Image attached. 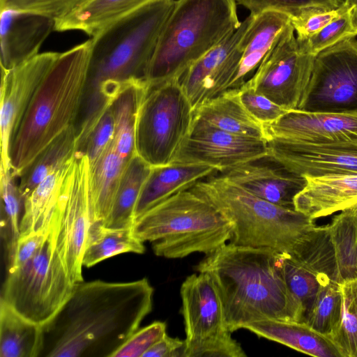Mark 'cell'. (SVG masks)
<instances>
[{
	"instance_id": "1",
	"label": "cell",
	"mask_w": 357,
	"mask_h": 357,
	"mask_svg": "<svg viewBox=\"0 0 357 357\" xmlns=\"http://www.w3.org/2000/svg\"><path fill=\"white\" fill-rule=\"evenodd\" d=\"M146 278L80 282L58 313L43 326L45 357H112L138 329L153 305Z\"/></svg>"
},
{
	"instance_id": "26",
	"label": "cell",
	"mask_w": 357,
	"mask_h": 357,
	"mask_svg": "<svg viewBox=\"0 0 357 357\" xmlns=\"http://www.w3.org/2000/svg\"><path fill=\"white\" fill-rule=\"evenodd\" d=\"M156 0H87L54 22V31H79L92 37L112 23Z\"/></svg>"
},
{
	"instance_id": "25",
	"label": "cell",
	"mask_w": 357,
	"mask_h": 357,
	"mask_svg": "<svg viewBox=\"0 0 357 357\" xmlns=\"http://www.w3.org/2000/svg\"><path fill=\"white\" fill-rule=\"evenodd\" d=\"M244 329L310 356L342 357L329 337L314 331L304 323L264 319L250 323Z\"/></svg>"
},
{
	"instance_id": "22",
	"label": "cell",
	"mask_w": 357,
	"mask_h": 357,
	"mask_svg": "<svg viewBox=\"0 0 357 357\" xmlns=\"http://www.w3.org/2000/svg\"><path fill=\"white\" fill-rule=\"evenodd\" d=\"M294 199L295 210L312 220L357 205V174L305 177Z\"/></svg>"
},
{
	"instance_id": "4",
	"label": "cell",
	"mask_w": 357,
	"mask_h": 357,
	"mask_svg": "<svg viewBox=\"0 0 357 357\" xmlns=\"http://www.w3.org/2000/svg\"><path fill=\"white\" fill-rule=\"evenodd\" d=\"M92 40L60 53L44 77L12 142L10 164L19 176L79 114Z\"/></svg>"
},
{
	"instance_id": "15",
	"label": "cell",
	"mask_w": 357,
	"mask_h": 357,
	"mask_svg": "<svg viewBox=\"0 0 357 357\" xmlns=\"http://www.w3.org/2000/svg\"><path fill=\"white\" fill-rule=\"evenodd\" d=\"M59 54L42 52L10 69L1 68L0 171L11 170L9 152L12 142L37 89Z\"/></svg>"
},
{
	"instance_id": "5",
	"label": "cell",
	"mask_w": 357,
	"mask_h": 357,
	"mask_svg": "<svg viewBox=\"0 0 357 357\" xmlns=\"http://www.w3.org/2000/svg\"><path fill=\"white\" fill-rule=\"evenodd\" d=\"M236 0H176L160 33L149 86L179 80L187 69L241 26Z\"/></svg>"
},
{
	"instance_id": "21",
	"label": "cell",
	"mask_w": 357,
	"mask_h": 357,
	"mask_svg": "<svg viewBox=\"0 0 357 357\" xmlns=\"http://www.w3.org/2000/svg\"><path fill=\"white\" fill-rule=\"evenodd\" d=\"M54 20L40 15L1 10V68L10 69L39 54Z\"/></svg>"
},
{
	"instance_id": "2",
	"label": "cell",
	"mask_w": 357,
	"mask_h": 357,
	"mask_svg": "<svg viewBox=\"0 0 357 357\" xmlns=\"http://www.w3.org/2000/svg\"><path fill=\"white\" fill-rule=\"evenodd\" d=\"M175 0H156L92 37L87 77L75 128L79 144L127 88L147 84L150 63Z\"/></svg>"
},
{
	"instance_id": "23",
	"label": "cell",
	"mask_w": 357,
	"mask_h": 357,
	"mask_svg": "<svg viewBox=\"0 0 357 357\" xmlns=\"http://www.w3.org/2000/svg\"><path fill=\"white\" fill-rule=\"evenodd\" d=\"M218 172L213 167L194 163L152 167L135 206V220L156 204Z\"/></svg>"
},
{
	"instance_id": "39",
	"label": "cell",
	"mask_w": 357,
	"mask_h": 357,
	"mask_svg": "<svg viewBox=\"0 0 357 357\" xmlns=\"http://www.w3.org/2000/svg\"><path fill=\"white\" fill-rule=\"evenodd\" d=\"M351 8L333 20L312 36L298 40L299 47L305 53L316 56L321 51L345 39L357 36L351 17Z\"/></svg>"
},
{
	"instance_id": "48",
	"label": "cell",
	"mask_w": 357,
	"mask_h": 357,
	"mask_svg": "<svg viewBox=\"0 0 357 357\" xmlns=\"http://www.w3.org/2000/svg\"><path fill=\"white\" fill-rule=\"evenodd\" d=\"M344 3L351 7V17L354 28L357 31V0H344Z\"/></svg>"
},
{
	"instance_id": "30",
	"label": "cell",
	"mask_w": 357,
	"mask_h": 357,
	"mask_svg": "<svg viewBox=\"0 0 357 357\" xmlns=\"http://www.w3.org/2000/svg\"><path fill=\"white\" fill-rule=\"evenodd\" d=\"M71 161L50 174L24 199L20 221V235L49 229Z\"/></svg>"
},
{
	"instance_id": "17",
	"label": "cell",
	"mask_w": 357,
	"mask_h": 357,
	"mask_svg": "<svg viewBox=\"0 0 357 357\" xmlns=\"http://www.w3.org/2000/svg\"><path fill=\"white\" fill-rule=\"evenodd\" d=\"M254 16L250 13L237 30L192 63L180 78L181 85L195 111L230 89L242 57L240 41Z\"/></svg>"
},
{
	"instance_id": "34",
	"label": "cell",
	"mask_w": 357,
	"mask_h": 357,
	"mask_svg": "<svg viewBox=\"0 0 357 357\" xmlns=\"http://www.w3.org/2000/svg\"><path fill=\"white\" fill-rule=\"evenodd\" d=\"M284 278L292 299L296 322L305 323L323 282L328 278L317 275L290 254H280Z\"/></svg>"
},
{
	"instance_id": "9",
	"label": "cell",
	"mask_w": 357,
	"mask_h": 357,
	"mask_svg": "<svg viewBox=\"0 0 357 357\" xmlns=\"http://www.w3.org/2000/svg\"><path fill=\"white\" fill-rule=\"evenodd\" d=\"M195 110L180 80L147 87L135 128V153L151 167L174 162L188 137Z\"/></svg>"
},
{
	"instance_id": "12",
	"label": "cell",
	"mask_w": 357,
	"mask_h": 357,
	"mask_svg": "<svg viewBox=\"0 0 357 357\" xmlns=\"http://www.w3.org/2000/svg\"><path fill=\"white\" fill-rule=\"evenodd\" d=\"M297 109L357 114V40L345 39L314 58L311 77Z\"/></svg>"
},
{
	"instance_id": "13",
	"label": "cell",
	"mask_w": 357,
	"mask_h": 357,
	"mask_svg": "<svg viewBox=\"0 0 357 357\" xmlns=\"http://www.w3.org/2000/svg\"><path fill=\"white\" fill-rule=\"evenodd\" d=\"M290 255L317 275L339 284L357 278V205L316 227L298 242Z\"/></svg>"
},
{
	"instance_id": "43",
	"label": "cell",
	"mask_w": 357,
	"mask_h": 357,
	"mask_svg": "<svg viewBox=\"0 0 357 357\" xmlns=\"http://www.w3.org/2000/svg\"><path fill=\"white\" fill-rule=\"evenodd\" d=\"M349 8L344 2L334 10L310 8L290 16L291 24L297 35L296 38L305 40L312 36Z\"/></svg>"
},
{
	"instance_id": "27",
	"label": "cell",
	"mask_w": 357,
	"mask_h": 357,
	"mask_svg": "<svg viewBox=\"0 0 357 357\" xmlns=\"http://www.w3.org/2000/svg\"><path fill=\"white\" fill-rule=\"evenodd\" d=\"M195 116L222 130L267 141L264 126L245 109L236 88L205 102L195 111Z\"/></svg>"
},
{
	"instance_id": "32",
	"label": "cell",
	"mask_w": 357,
	"mask_h": 357,
	"mask_svg": "<svg viewBox=\"0 0 357 357\" xmlns=\"http://www.w3.org/2000/svg\"><path fill=\"white\" fill-rule=\"evenodd\" d=\"M152 167L136 153L127 163L112 210L103 225L108 228H130L142 189Z\"/></svg>"
},
{
	"instance_id": "46",
	"label": "cell",
	"mask_w": 357,
	"mask_h": 357,
	"mask_svg": "<svg viewBox=\"0 0 357 357\" xmlns=\"http://www.w3.org/2000/svg\"><path fill=\"white\" fill-rule=\"evenodd\" d=\"M48 231L49 229L21 234L17 240L12 260L7 266L8 271L21 266L32 257L45 241Z\"/></svg>"
},
{
	"instance_id": "41",
	"label": "cell",
	"mask_w": 357,
	"mask_h": 357,
	"mask_svg": "<svg viewBox=\"0 0 357 357\" xmlns=\"http://www.w3.org/2000/svg\"><path fill=\"white\" fill-rule=\"evenodd\" d=\"M87 0H0V8L40 15L55 21L76 10Z\"/></svg>"
},
{
	"instance_id": "16",
	"label": "cell",
	"mask_w": 357,
	"mask_h": 357,
	"mask_svg": "<svg viewBox=\"0 0 357 357\" xmlns=\"http://www.w3.org/2000/svg\"><path fill=\"white\" fill-rule=\"evenodd\" d=\"M267 153L266 141L222 130L195 116L173 162L203 164L222 172Z\"/></svg>"
},
{
	"instance_id": "38",
	"label": "cell",
	"mask_w": 357,
	"mask_h": 357,
	"mask_svg": "<svg viewBox=\"0 0 357 357\" xmlns=\"http://www.w3.org/2000/svg\"><path fill=\"white\" fill-rule=\"evenodd\" d=\"M340 286L342 314L330 339L342 357H357V278L344 281Z\"/></svg>"
},
{
	"instance_id": "6",
	"label": "cell",
	"mask_w": 357,
	"mask_h": 357,
	"mask_svg": "<svg viewBox=\"0 0 357 357\" xmlns=\"http://www.w3.org/2000/svg\"><path fill=\"white\" fill-rule=\"evenodd\" d=\"M218 172L199 181L190 189L209 202L232 223L230 243L290 254L315 226L314 220L304 213L263 199Z\"/></svg>"
},
{
	"instance_id": "40",
	"label": "cell",
	"mask_w": 357,
	"mask_h": 357,
	"mask_svg": "<svg viewBox=\"0 0 357 357\" xmlns=\"http://www.w3.org/2000/svg\"><path fill=\"white\" fill-rule=\"evenodd\" d=\"M237 4L248 9L251 14L257 15L268 10H275L294 16L310 8L334 10L344 0H236Z\"/></svg>"
},
{
	"instance_id": "8",
	"label": "cell",
	"mask_w": 357,
	"mask_h": 357,
	"mask_svg": "<svg viewBox=\"0 0 357 357\" xmlns=\"http://www.w3.org/2000/svg\"><path fill=\"white\" fill-rule=\"evenodd\" d=\"M73 287L56 248L54 219L33 257L8 271L0 301L43 326L63 306Z\"/></svg>"
},
{
	"instance_id": "45",
	"label": "cell",
	"mask_w": 357,
	"mask_h": 357,
	"mask_svg": "<svg viewBox=\"0 0 357 357\" xmlns=\"http://www.w3.org/2000/svg\"><path fill=\"white\" fill-rule=\"evenodd\" d=\"M166 334V324L156 321L137 329L112 355V357H142Z\"/></svg>"
},
{
	"instance_id": "11",
	"label": "cell",
	"mask_w": 357,
	"mask_h": 357,
	"mask_svg": "<svg viewBox=\"0 0 357 357\" xmlns=\"http://www.w3.org/2000/svg\"><path fill=\"white\" fill-rule=\"evenodd\" d=\"M88 157L76 151L64 178L55 212L58 252L73 284L82 282V259L92 223Z\"/></svg>"
},
{
	"instance_id": "19",
	"label": "cell",
	"mask_w": 357,
	"mask_h": 357,
	"mask_svg": "<svg viewBox=\"0 0 357 357\" xmlns=\"http://www.w3.org/2000/svg\"><path fill=\"white\" fill-rule=\"evenodd\" d=\"M264 126L267 140L275 137L307 144H357V114L293 109L274 122Z\"/></svg>"
},
{
	"instance_id": "35",
	"label": "cell",
	"mask_w": 357,
	"mask_h": 357,
	"mask_svg": "<svg viewBox=\"0 0 357 357\" xmlns=\"http://www.w3.org/2000/svg\"><path fill=\"white\" fill-rule=\"evenodd\" d=\"M148 84L131 86L122 91L110 105L115 121V149L125 160L136 153L135 128L141 100Z\"/></svg>"
},
{
	"instance_id": "29",
	"label": "cell",
	"mask_w": 357,
	"mask_h": 357,
	"mask_svg": "<svg viewBox=\"0 0 357 357\" xmlns=\"http://www.w3.org/2000/svg\"><path fill=\"white\" fill-rule=\"evenodd\" d=\"M43 347V326L0 301V356L38 357Z\"/></svg>"
},
{
	"instance_id": "7",
	"label": "cell",
	"mask_w": 357,
	"mask_h": 357,
	"mask_svg": "<svg viewBox=\"0 0 357 357\" xmlns=\"http://www.w3.org/2000/svg\"><path fill=\"white\" fill-rule=\"evenodd\" d=\"M233 229L213 205L190 189L151 208L132 227L137 238L151 242L155 255L167 259L211 254L231 241Z\"/></svg>"
},
{
	"instance_id": "18",
	"label": "cell",
	"mask_w": 357,
	"mask_h": 357,
	"mask_svg": "<svg viewBox=\"0 0 357 357\" xmlns=\"http://www.w3.org/2000/svg\"><path fill=\"white\" fill-rule=\"evenodd\" d=\"M267 155L305 177L357 174V144H307L272 137Z\"/></svg>"
},
{
	"instance_id": "33",
	"label": "cell",
	"mask_w": 357,
	"mask_h": 357,
	"mask_svg": "<svg viewBox=\"0 0 357 357\" xmlns=\"http://www.w3.org/2000/svg\"><path fill=\"white\" fill-rule=\"evenodd\" d=\"M144 251V243L134 236L132 227L108 228L95 222L89 229L82 264L83 266L91 267L119 254H142Z\"/></svg>"
},
{
	"instance_id": "24",
	"label": "cell",
	"mask_w": 357,
	"mask_h": 357,
	"mask_svg": "<svg viewBox=\"0 0 357 357\" xmlns=\"http://www.w3.org/2000/svg\"><path fill=\"white\" fill-rule=\"evenodd\" d=\"M254 19L240 41L243 54L236 77L230 89L239 88L256 70L275 40L291 22L284 13L268 10L254 15Z\"/></svg>"
},
{
	"instance_id": "10",
	"label": "cell",
	"mask_w": 357,
	"mask_h": 357,
	"mask_svg": "<svg viewBox=\"0 0 357 357\" xmlns=\"http://www.w3.org/2000/svg\"><path fill=\"white\" fill-rule=\"evenodd\" d=\"M185 339L184 357H245L231 336L218 289L206 273L197 272L181 287Z\"/></svg>"
},
{
	"instance_id": "3",
	"label": "cell",
	"mask_w": 357,
	"mask_h": 357,
	"mask_svg": "<svg viewBox=\"0 0 357 357\" xmlns=\"http://www.w3.org/2000/svg\"><path fill=\"white\" fill-rule=\"evenodd\" d=\"M280 254L271 248L226 243L195 267L213 280L231 333L264 319L296 321Z\"/></svg>"
},
{
	"instance_id": "14",
	"label": "cell",
	"mask_w": 357,
	"mask_h": 357,
	"mask_svg": "<svg viewBox=\"0 0 357 357\" xmlns=\"http://www.w3.org/2000/svg\"><path fill=\"white\" fill-rule=\"evenodd\" d=\"M315 56L301 50L290 22L245 82L284 109H297Z\"/></svg>"
},
{
	"instance_id": "37",
	"label": "cell",
	"mask_w": 357,
	"mask_h": 357,
	"mask_svg": "<svg viewBox=\"0 0 357 357\" xmlns=\"http://www.w3.org/2000/svg\"><path fill=\"white\" fill-rule=\"evenodd\" d=\"M342 308L340 284L326 278L320 287L305 324L330 338L339 324Z\"/></svg>"
},
{
	"instance_id": "47",
	"label": "cell",
	"mask_w": 357,
	"mask_h": 357,
	"mask_svg": "<svg viewBox=\"0 0 357 357\" xmlns=\"http://www.w3.org/2000/svg\"><path fill=\"white\" fill-rule=\"evenodd\" d=\"M185 340L172 337L166 333L142 357H184Z\"/></svg>"
},
{
	"instance_id": "31",
	"label": "cell",
	"mask_w": 357,
	"mask_h": 357,
	"mask_svg": "<svg viewBox=\"0 0 357 357\" xmlns=\"http://www.w3.org/2000/svg\"><path fill=\"white\" fill-rule=\"evenodd\" d=\"M76 150L77 130L75 126H73L46 146L18 176L24 199L50 174L68 165Z\"/></svg>"
},
{
	"instance_id": "42",
	"label": "cell",
	"mask_w": 357,
	"mask_h": 357,
	"mask_svg": "<svg viewBox=\"0 0 357 357\" xmlns=\"http://www.w3.org/2000/svg\"><path fill=\"white\" fill-rule=\"evenodd\" d=\"M237 89L238 98L248 112L263 125L274 122L288 110L275 103L245 82Z\"/></svg>"
},
{
	"instance_id": "44",
	"label": "cell",
	"mask_w": 357,
	"mask_h": 357,
	"mask_svg": "<svg viewBox=\"0 0 357 357\" xmlns=\"http://www.w3.org/2000/svg\"><path fill=\"white\" fill-rule=\"evenodd\" d=\"M114 136L115 121L109 106L91 130L80 151L88 157L90 165L102 155L114 141Z\"/></svg>"
},
{
	"instance_id": "28",
	"label": "cell",
	"mask_w": 357,
	"mask_h": 357,
	"mask_svg": "<svg viewBox=\"0 0 357 357\" xmlns=\"http://www.w3.org/2000/svg\"><path fill=\"white\" fill-rule=\"evenodd\" d=\"M128 162L119 155L112 142L96 162L90 165L92 223L99 222L103 225L109 216Z\"/></svg>"
},
{
	"instance_id": "36",
	"label": "cell",
	"mask_w": 357,
	"mask_h": 357,
	"mask_svg": "<svg viewBox=\"0 0 357 357\" xmlns=\"http://www.w3.org/2000/svg\"><path fill=\"white\" fill-rule=\"evenodd\" d=\"M0 172L1 234L4 242L8 266L12 260L20 236V221L24 199L19 188L18 177L11 170Z\"/></svg>"
},
{
	"instance_id": "20",
	"label": "cell",
	"mask_w": 357,
	"mask_h": 357,
	"mask_svg": "<svg viewBox=\"0 0 357 357\" xmlns=\"http://www.w3.org/2000/svg\"><path fill=\"white\" fill-rule=\"evenodd\" d=\"M218 173L263 199L294 210V199L307 185L305 176L268 155Z\"/></svg>"
}]
</instances>
